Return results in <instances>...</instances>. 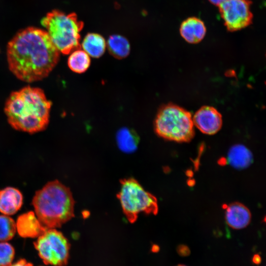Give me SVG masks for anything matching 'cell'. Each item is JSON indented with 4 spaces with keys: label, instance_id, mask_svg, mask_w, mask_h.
I'll list each match as a JSON object with an SVG mask.
<instances>
[{
    "label": "cell",
    "instance_id": "cell-25",
    "mask_svg": "<svg viewBox=\"0 0 266 266\" xmlns=\"http://www.w3.org/2000/svg\"><path fill=\"white\" fill-rule=\"evenodd\" d=\"M175 266H187L184 265L178 264Z\"/></svg>",
    "mask_w": 266,
    "mask_h": 266
},
{
    "label": "cell",
    "instance_id": "cell-8",
    "mask_svg": "<svg viewBox=\"0 0 266 266\" xmlns=\"http://www.w3.org/2000/svg\"><path fill=\"white\" fill-rule=\"evenodd\" d=\"M219 7L224 24L229 31L241 30L252 22L253 14L249 0H226Z\"/></svg>",
    "mask_w": 266,
    "mask_h": 266
},
{
    "label": "cell",
    "instance_id": "cell-3",
    "mask_svg": "<svg viewBox=\"0 0 266 266\" xmlns=\"http://www.w3.org/2000/svg\"><path fill=\"white\" fill-rule=\"evenodd\" d=\"M74 203L69 188L58 180L37 190L32 200L35 214L47 229L60 228L73 217Z\"/></svg>",
    "mask_w": 266,
    "mask_h": 266
},
{
    "label": "cell",
    "instance_id": "cell-5",
    "mask_svg": "<svg viewBox=\"0 0 266 266\" xmlns=\"http://www.w3.org/2000/svg\"><path fill=\"white\" fill-rule=\"evenodd\" d=\"M192 115L174 104L161 107L154 122L156 133L160 137L178 142L190 141L195 131Z\"/></svg>",
    "mask_w": 266,
    "mask_h": 266
},
{
    "label": "cell",
    "instance_id": "cell-19",
    "mask_svg": "<svg viewBox=\"0 0 266 266\" xmlns=\"http://www.w3.org/2000/svg\"><path fill=\"white\" fill-rule=\"evenodd\" d=\"M16 232V223L8 215H0V241L11 239Z\"/></svg>",
    "mask_w": 266,
    "mask_h": 266
},
{
    "label": "cell",
    "instance_id": "cell-23",
    "mask_svg": "<svg viewBox=\"0 0 266 266\" xmlns=\"http://www.w3.org/2000/svg\"><path fill=\"white\" fill-rule=\"evenodd\" d=\"M261 257L259 254H255L252 258V262L254 264L259 265L261 262Z\"/></svg>",
    "mask_w": 266,
    "mask_h": 266
},
{
    "label": "cell",
    "instance_id": "cell-11",
    "mask_svg": "<svg viewBox=\"0 0 266 266\" xmlns=\"http://www.w3.org/2000/svg\"><path fill=\"white\" fill-rule=\"evenodd\" d=\"M225 219L227 224L232 228L242 229L246 227L250 223L251 213L244 204L235 202L227 206Z\"/></svg>",
    "mask_w": 266,
    "mask_h": 266
},
{
    "label": "cell",
    "instance_id": "cell-7",
    "mask_svg": "<svg viewBox=\"0 0 266 266\" xmlns=\"http://www.w3.org/2000/svg\"><path fill=\"white\" fill-rule=\"evenodd\" d=\"M34 245L44 264L54 266L67 264L70 245L63 234L56 229H46Z\"/></svg>",
    "mask_w": 266,
    "mask_h": 266
},
{
    "label": "cell",
    "instance_id": "cell-9",
    "mask_svg": "<svg viewBox=\"0 0 266 266\" xmlns=\"http://www.w3.org/2000/svg\"><path fill=\"white\" fill-rule=\"evenodd\" d=\"M194 125L202 133L212 135L217 133L222 126L221 114L213 107L204 106L195 114Z\"/></svg>",
    "mask_w": 266,
    "mask_h": 266
},
{
    "label": "cell",
    "instance_id": "cell-17",
    "mask_svg": "<svg viewBox=\"0 0 266 266\" xmlns=\"http://www.w3.org/2000/svg\"><path fill=\"white\" fill-rule=\"evenodd\" d=\"M116 140L121 150L126 153H131L137 148L139 137L134 131L123 128L117 132Z\"/></svg>",
    "mask_w": 266,
    "mask_h": 266
},
{
    "label": "cell",
    "instance_id": "cell-6",
    "mask_svg": "<svg viewBox=\"0 0 266 266\" xmlns=\"http://www.w3.org/2000/svg\"><path fill=\"white\" fill-rule=\"evenodd\" d=\"M120 192L117 195L123 211L131 223L136 221L140 212L156 215L158 212L157 198L146 191L137 180L130 178L121 180Z\"/></svg>",
    "mask_w": 266,
    "mask_h": 266
},
{
    "label": "cell",
    "instance_id": "cell-14",
    "mask_svg": "<svg viewBox=\"0 0 266 266\" xmlns=\"http://www.w3.org/2000/svg\"><path fill=\"white\" fill-rule=\"evenodd\" d=\"M80 47L90 57L95 58L100 57L105 52L106 41L100 34L89 33L83 39Z\"/></svg>",
    "mask_w": 266,
    "mask_h": 266
},
{
    "label": "cell",
    "instance_id": "cell-24",
    "mask_svg": "<svg viewBox=\"0 0 266 266\" xmlns=\"http://www.w3.org/2000/svg\"><path fill=\"white\" fill-rule=\"evenodd\" d=\"M212 4L216 6L220 5L226 0H208Z\"/></svg>",
    "mask_w": 266,
    "mask_h": 266
},
{
    "label": "cell",
    "instance_id": "cell-10",
    "mask_svg": "<svg viewBox=\"0 0 266 266\" xmlns=\"http://www.w3.org/2000/svg\"><path fill=\"white\" fill-rule=\"evenodd\" d=\"M15 223L18 234L24 238L38 237L47 229L32 211L20 215Z\"/></svg>",
    "mask_w": 266,
    "mask_h": 266
},
{
    "label": "cell",
    "instance_id": "cell-16",
    "mask_svg": "<svg viewBox=\"0 0 266 266\" xmlns=\"http://www.w3.org/2000/svg\"><path fill=\"white\" fill-rule=\"evenodd\" d=\"M106 47L111 55L118 59L126 58L130 52L129 41L120 34L110 35L106 41Z\"/></svg>",
    "mask_w": 266,
    "mask_h": 266
},
{
    "label": "cell",
    "instance_id": "cell-20",
    "mask_svg": "<svg viewBox=\"0 0 266 266\" xmlns=\"http://www.w3.org/2000/svg\"><path fill=\"white\" fill-rule=\"evenodd\" d=\"M14 255V249L10 244L5 241L0 242V266L10 265Z\"/></svg>",
    "mask_w": 266,
    "mask_h": 266
},
{
    "label": "cell",
    "instance_id": "cell-2",
    "mask_svg": "<svg viewBox=\"0 0 266 266\" xmlns=\"http://www.w3.org/2000/svg\"><path fill=\"white\" fill-rule=\"evenodd\" d=\"M51 105L41 89L28 86L10 94L4 111L13 129L33 133L47 127Z\"/></svg>",
    "mask_w": 266,
    "mask_h": 266
},
{
    "label": "cell",
    "instance_id": "cell-13",
    "mask_svg": "<svg viewBox=\"0 0 266 266\" xmlns=\"http://www.w3.org/2000/svg\"><path fill=\"white\" fill-rule=\"evenodd\" d=\"M206 32L204 22L200 19L192 17L182 22L180 27L181 36L190 43H197L203 39Z\"/></svg>",
    "mask_w": 266,
    "mask_h": 266
},
{
    "label": "cell",
    "instance_id": "cell-4",
    "mask_svg": "<svg viewBox=\"0 0 266 266\" xmlns=\"http://www.w3.org/2000/svg\"><path fill=\"white\" fill-rule=\"evenodd\" d=\"M53 45L63 54L80 47L83 23L74 13L66 14L58 10L48 12L41 20Z\"/></svg>",
    "mask_w": 266,
    "mask_h": 266
},
{
    "label": "cell",
    "instance_id": "cell-22",
    "mask_svg": "<svg viewBox=\"0 0 266 266\" xmlns=\"http://www.w3.org/2000/svg\"><path fill=\"white\" fill-rule=\"evenodd\" d=\"M9 266H33V264L28 262L26 260L20 259L17 262L13 264H11Z\"/></svg>",
    "mask_w": 266,
    "mask_h": 266
},
{
    "label": "cell",
    "instance_id": "cell-12",
    "mask_svg": "<svg viewBox=\"0 0 266 266\" xmlns=\"http://www.w3.org/2000/svg\"><path fill=\"white\" fill-rule=\"evenodd\" d=\"M23 197L17 189L7 187L0 190V212L4 215L15 214L22 207Z\"/></svg>",
    "mask_w": 266,
    "mask_h": 266
},
{
    "label": "cell",
    "instance_id": "cell-1",
    "mask_svg": "<svg viewBox=\"0 0 266 266\" xmlns=\"http://www.w3.org/2000/svg\"><path fill=\"white\" fill-rule=\"evenodd\" d=\"M6 57L9 70L18 79L33 82L50 74L59 61L60 52L46 31L28 27L8 43Z\"/></svg>",
    "mask_w": 266,
    "mask_h": 266
},
{
    "label": "cell",
    "instance_id": "cell-18",
    "mask_svg": "<svg viewBox=\"0 0 266 266\" xmlns=\"http://www.w3.org/2000/svg\"><path fill=\"white\" fill-rule=\"evenodd\" d=\"M69 54L67 65L72 71L82 73L88 69L91 64L90 57L81 47L74 50Z\"/></svg>",
    "mask_w": 266,
    "mask_h": 266
},
{
    "label": "cell",
    "instance_id": "cell-21",
    "mask_svg": "<svg viewBox=\"0 0 266 266\" xmlns=\"http://www.w3.org/2000/svg\"><path fill=\"white\" fill-rule=\"evenodd\" d=\"M176 251L179 255L182 257L189 256L191 252L189 248L184 244L179 245L176 248Z\"/></svg>",
    "mask_w": 266,
    "mask_h": 266
},
{
    "label": "cell",
    "instance_id": "cell-15",
    "mask_svg": "<svg viewBox=\"0 0 266 266\" xmlns=\"http://www.w3.org/2000/svg\"><path fill=\"white\" fill-rule=\"evenodd\" d=\"M228 160L233 167L238 169L247 167L253 161L251 151L245 146L237 144L232 146L228 154Z\"/></svg>",
    "mask_w": 266,
    "mask_h": 266
}]
</instances>
